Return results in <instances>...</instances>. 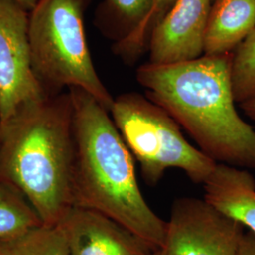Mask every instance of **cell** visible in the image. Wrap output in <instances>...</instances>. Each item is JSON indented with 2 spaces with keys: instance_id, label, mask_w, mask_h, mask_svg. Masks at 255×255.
<instances>
[{
  "instance_id": "obj_1",
  "label": "cell",
  "mask_w": 255,
  "mask_h": 255,
  "mask_svg": "<svg viewBox=\"0 0 255 255\" xmlns=\"http://www.w3.org/2000/svg\"><path fill=\"white\" fill-rule=\"evenodd\" d=\"M232 60L233 53L179 64L146 63L137 68L136 80L211 160L255 169V128L237 112Z\"/></svg>"
},
{
  "instance_id": "obj_2",
  "label": "cell",
  "mask_w": 255,
  "mask_h": 255,
  "mask_svg": "<svg viewBox=\"0 0 255 255\" xmlns=\"http://www.w3.org/2000/svg\"><path fill=\"white\" fill-rule=\"evenodd\" d=\"M69 93L73 105L74 206L101 213L161 250L166 221L145 200L134 158L109 111L82 89L72 87Z\"/></svg>"
},
{
  "instance_id": "obj_3",
  "label": "cell",
  "mask_w": 255,
  "mask_h": 255,
  "mask_svg": "<svg viewBox=\"0 0 255 255\" xmlns=\"http://www.w3.org/2000/svg\"><path fill=\"white\" fill-rule=\"evenodd\" d=\"M74 158L69 91L30 102L1 123L0 182L21 193L46 226L74 207Z\"/></svg>"
},
{
  "instance_id": "obj_4",
  "label": "cell",
  "mask_w": 255,
  "mask_h": 255,
  "mask_svg": "<svg viewBox=\"0 0 255 255\" xmlns=\"http://www.w3.org/2000/svg\"><path fill=\"white\" fill-rule=\"evenodd\" d=\"M91 0H40L28 13L33 70L48 95L64 87L89 93L112 108L115 99L92 61L84 29V10Z\"/></svg>"
},
{
  "instance_id": "obj_5",
  "label": "cell",
  "mask_w": 255,
  "mask_h": 255,
  "mask_svg": "<svg viewBox=\"0 0 255 255\" xmlns=\"http://www.w3.org/2000/svg\"><path fill=\"white\" fill-rule=\"evenodd\" d=\"M110 115L148 185L177 168L194 183L203 184L217 163L183 136L181 126L161 106L136 92L115 99Z\"/></svg>"
},
{
  "instance_id": "obj_6",
  "label": "cell",
  "mask_w": 255,
  "mask_h": 255,
  "mask_svg": "<svg viewBox=\"0 0 255 255\" xmlns=\"http://www.w3.org/2000/svg\"><path fill=\"white\" fill-rule=\"evenodd\" d=\"M244 228L209 202L196 198L174 201L166 221L165 255H237Z\"/></svg>"
},
{
  "instance_id": "obj_7",
  "label": "cell",
  "mask_w": 255,
  "mask_h": 255,
  "mask_svg": "<svg viewBox=\"0 0 255 255\" xmlns=\"http://www.w3.org/2000/svg\"><path fill=\"white\" fill-rule=\"evenodd\" d=\"M47 96L32 66L28 12L10 0H0V122Z\"/></svg>"
},
{
  "instance_id": "obj_8",
  "label": "cell",
  "mask_w": 255,
  "mask_h": 255,
  "mask_svg": "<svg viewBox=\"0 0 255 255\" xmlns=\"http://www.w3.org/2000/svg\"><path fill=\"white\" fill-rule=\"evenodd\" d=\"M212 4L213 0H176L152 31L147 63L179 64L204 55Z\"/></svg>"
},
{
  "instance_id": "obj_9",
  "label": "cell",
  "mask_w": 255,
  "mask_h": 255,
  "mask_svg": "<svg viewBox=\"0 0 255 255\" xmlns=\"http://www.w3.org/2000/svg\"><path fill=\"white\" fill-rule=\"evenodd\" d=\"M57 226L64 233L69 255H152L157 251L94 210L74 206Z\"/></svg>"
},
{
  "instance_id": "obj_10",
  "label": "cell",
  "mask_w": 255,
  "mask_h": 255,
  "mask_svg": "<svg viewBox=\"0 0 255 255\" xmlns=\"http://www.w3.org/2000/svg\"><path fill=\"white\" fill-rule=\"evenodd\" d=\"M204 200L255 236V179L248 169L217 164L203 183Z\"/></svg>"
},
{
  "instance_id": "obj_11",
  "label": "cell",
  "mask_w": 255,
  "mask_h": 255,
  "mask_svg": "<svg viewBox=\"0 0 255 255\" xmlns=\"http://www.w3.org/2000/svg\"><path fill=\"white\" fill-rule=\"evenodd\" d=\"M255 29V0H214L204 55L233 53Z\"/></svg>"
},
{
  "instance_id": "obj_12",
  "label": "cell",
  "mask_w": 255,
  "mask_h": 255,
  "mask_svg": "<svg viewBox=\"0 0 255 255\" xmlns=\"http://www.w3.org/2000/svg\"><path fill=\"white\" fill-rule=\"evenodd\" d=\"M154 3L155 0H103L96 12V25L118 44L136 32Z\"/></svg>"
},
{
  "instance_id": "obj_13",
  "label": "cell",
  "mask_w": 255,
  "mask_h": 255,
  "mask_svg": "<svg viewBox=\"0 0 255 255\" xmlns=\"http://www.w3.org/2000/svg\"><path fill=\"white\" fill-rule=\"evenodd\" d=\"M44 223L16 189L0 182V244H12Z\"/></svg>"
},
{
  "instance_id": "obj_14",
  "label": "cell",
  "mask_w": 255,
  "mask_h": 255,
  "mask_svg": "<svg viewBox=\"0 0 255 255\" xmlns=\"http://www.w3.org/2000/svg\"><path fill=\"white\" fill-rule=\"evenodd\" d=\"M176 0H155L146 21L134 34L126 40L115 44L113 51L128 65L136 64L139 59L147 52L150 36L154 27L163 18L164 14L173 6Z\"/></svg>"
},
{
  "instance_id": "obj_15",
  "label": "cell",
  "mask_w": 255,
  "mask_h": 255,
  "mask_svg": "<svg viewBox=\"0 0 255 255\" xmlns=\"http://www.w3.org/2000/svg\"><path fill=\"white\" fill-rule=\"evenodd\" d=\"M232 83L238 104L255 98V29L233 52Z\"/></svg>"
},
{
  "instance_id": "obj_16",
  "label": "cell",
  "mask_w": 255,
  "mask_h": 255,
  "mask_svg": "<svg viewBox=\"0 0 255 255\" xmlns=\"http://www.w3.org/2000/svg\"><path fill=\"white\" fill-rule=\"evenodd\" d=\"M18 255H69L64 233L58 226L43 225L13 243Z\"/></svg>"
},
{
  "instance_id": "obj_17",
  "label": "cell",
  "mask_w": 255,
  "mask_h": 255,
  "mask_svg": "<svg viewBox=\"0 0 255 255\" xmlns=\"http://www.w3.org/2000/svg\"><path fill=\"white\" fill-rule=\"evenodd\" d=\"M237 255H255V236L251 232L244 233Z\"/></svg>"
},
{
  "instance_id": "obj_18",
  "label": "cell",
  "mask_w": 255,
  "mask_h": 255,
  "mask_svg": "<svg viewBox=\"0 0 255 255\" xmlns=\"http://www.w3.org/2000/svg\"><path fill=\"white\" fill-rule=\"evenodd\" d=\"M241 110L244 112L247 118L255 122V97L239 104Z\"/></svg>"
},
{
  "instance_id": "obj_19",
  "label": "cell",
  "mask_w": 255,
  "mask_h": 255,
  "mask_svg": "<svg viewBox=\"0 0 255 255\" xmlns=\"http://www.w3.org/2000/svg\"><path fill=\"white\" fill-rule=\"evenodd\" d=\"M13 3H15L16 5H18L19 7H21L22 9L27 10V12L31 11L34 9V7L36 6L37 3L40 0H10Z\"/></svg>"
},
{
  "instance_id": "obj_20",
  "label": "cell",
  "mask_w": 255,
  "mask_h": 255,
  "mask_svg": "<svg viewBox=\"0 0 255 255\" xmlns=\"http://www.w3.org/2000/svg\"><path fill=\"white\" fill-rule=\"evenodd\" d=\"M0 255H18L12 244H0Z\"/></svg>"
},
{
  "instance_id": "obj_21",
  "label": "cell",
  "mask_w": 255,
  "mask_h": 255,
  "mask_svg": "<svg viewBox=\"0 0 255 255\" xmlns=\"http://www.w3.org/2000/svg\"><path fill=\"white\" fill-rule=\"evenodd\" d=\"M152 255H165V254L163 250H157V251H155L154 254Z\"/></svg>"
},
{
  "instance_id": "obj_22",
  "label": "cell",
  "mask_w": 255,
  "mask_h": 255,
  "mask_svg": "<svg viewBox=\"0 0 255 255\" xmlns=\"http://www.w3.org/2000/svg\"><path fill=\"white\" fill-rule=\"evenodd\" d=\"M0 138H1V123H0Z\"/></svg>"
},
{
  "instance_id": "obj_23",
  "label": "cell",
  "mask_w": 255,
  "mask_h": 255,
  "mask_svg": "<svg viewBox=\"0 0 255 255\" xmlns=\"http://www.w3.org/2000/svg\"><path fill=\"white\" fill-rule=\"evenodd\" d=\"M213 1H214V0H213Z\"/></svg>"
}]
</instances>
